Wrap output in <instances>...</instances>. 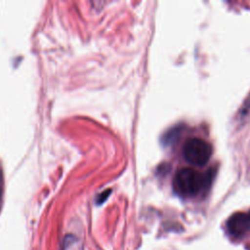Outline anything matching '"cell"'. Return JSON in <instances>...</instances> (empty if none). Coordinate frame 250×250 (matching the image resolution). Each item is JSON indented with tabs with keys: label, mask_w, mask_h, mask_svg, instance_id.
Listing matches in <instances>:
<instances>
[{
	"label": "cell",
	"mask_w": 250,
	"mask_h": 250,
	"mask_svg": "<svg viewBox=\"0 0 250 250\" xmlns=\"http://www.w3.org/2000/svg\"><path fill=\"white\" fill-rule=\"evenodd\" d=\"M249 213H250V212H249Z\"/></svg>",
	"instance_id": "8992f818"
},
{
	"label": "cell",
	"mask_w": 250,
	"mask_h": 250,
	"mask_svg": "<svg viewBox=\"0 0 250 250\" xmlns=\"http://www.w3.org/2000/svg\"><path fill=\"white\" fill-rule=\"evenodd\" d=\"M3 187H4V181H3V174L0 167V210L2 206V198H3Z\"/></svg>",
	"instance_id": "5b68a950"
},
{
	"label": "cell",
	"mask_w": 250,
	"mask_h": 250,
	"mask_svg": "<svg viewBox=\"0 0 250 250\" xmlns=\"http://www.w3.org/2000/svg\"><path fill=\"white\" fill-rule=\"evenodd\" d=\"M110 192H111V189H110V188L105 189V190H104L103 192H101V193L97 196V198H96V204L101 205L102 203H104V202L105 201V199L108 197V195L110 194Z\"/></svg>",
	"instance_id": "277c9868"
},
{
	"label": "cell",
	"mask_w": 250,
	"mask_h": 250,
	"mask_svg": "<svg viewBox=\"0 0 250 250\" xmlns=\"http://www.w3.org/2000/svg\"><path fill=\"white\" fill-rule=\"evenodd\" d=\"M211 176L201 174L192 168H182L174 177V188L183 196H195L210 185Z\"/></svg>",
	"instance_id": "6da1fadb"
},
{
	"label": "cell",
	"mask_w": 250,
	"mask_h": 250,
	"mask_svg": "<svg viewBox=\"0 0 250 250\" xmlns=\"http://www.w3.org/2000/svg\"><path fill=\"white\" fill-rule=\"evenodd\" d=\"M229 231L234 236L244 234L250 229V213L237 212L227 222Z\"/></svg>",
	"instance_id": "3957f363"
},
{
	"label": "cell",
	"mask_w": 250,
	"mask_h": 250,
	"mask_svg": "<svg viewBox=\"0 0 250 250\" xmlns=\"http://www.w3.org/2000/svg\"><path fill=\"white\" fill-rule=\"evenodd\" d=\"M211 145L200 138H190L183 146V155L191 165L203 166L211 158Z\"/></svg>",
	"instance_id": "7a4b0ae2"
}]
</instances>
